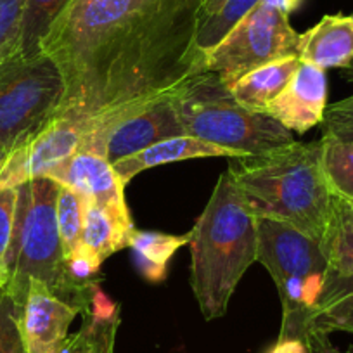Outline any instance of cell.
<instances>
[{"mask_svg": "<svg viewBox=\"0 0 353 353\" xmlns=\"http://www.w3.org/2000/svg\"><path fill=\"white\" fill-rule=\"evenodd\" d=\"M258 261L269 270L283 305L279 339L308 345L329 265L321 243L283 222L258 219Z\"/></svg>", "mask_w": 353, "mask_h": 353, "instance_id": "cell-6", "label": "cell"}, {"mask_svg": "<svg viewBox=\"0 0 353 353\" xmlns=\"http://www.w3.org/2000/svg\"><path fill=\"white\" fill-rule=\"evenodd\" d=\"M181 135L188 134L176 117L170 96L113 128L104 142V158L114 165L120 159L137 154L158 142Z\"/></svg>", "mask_w": 353, "mask_h": 353, "instance_id": "cell-13", "label": "cell"}, {"mask_svg": "<svg viewBox=\"0 0 353 353\" xmlns=\"http://www.w3.org/2000/svg\"><path fill=\"white\" fill-rule=\"evenodd\" d=\"M121 324L120 303L111 300L96 284L80 331L70 336L63 353H114L117 332Z\"/></svg>", "mask_w": 353, "mask_h": 353, "instance_id": "cell-16", "label": "cell"}, {"mask_svg": "<svg viewBox=\"0 0 353 353\" xmlns=\"http://www.w3.org/2000/svg\"><path fill=\"white\" fill-rule=\"evenodd\" d=\"M298 57L322 70H346L353 63V16H324L300 35Z\"/></svg>", "mask_w": 353, "mask_h": 353, "instance_id": "cell-14", "label": "cell"}, {"mask_svg": "<svg viewBox=\"0 0 353 353\" xmlns=\"http://www.w3.org/2000/svg\"><path fill=\"white\" fill-rule=\"evenodd\" d=\"M298 66H300L298 56L283 57L258 66L230 83V92L246 110L253 113H267L270 104L290 83Z\"/></svg>", "mask_w": 353, "mask_h": 353, "instance_id": "cell-17", "label": "cell"}, {"mask_svg": "<svg viewBox=\"0 0 353 353\" xmlns=\"http://www.w3.org/2000/svg\"><path fill=\"white\" fill-rule=\"evenodd\" d=\"M229 172L258 219L283 222L321 243L332 201L321 141L236 158Z\"/></svg>", "mask_w": 353, "mask_h": 353, "instance_id": "cell-3", "label": "cell"}, {"mask_svg": "<svg viewBox=\"0 0 353 353\" xmlns=\"http://www.w3.org/2000/svg\"><path fill=\"white\" fill-rule=\"evenodd\" d=\"M189 244V232L185 236L163 234L158 230L134 229L128 248L134 253V261L141 276L148 283L158 284L166 279V269L173 254Z\"/></svg>", "mask_w": 353, "mask_h": 353, "instance_id": "cell-19", "label": "cell"}, {"mask_svg": "<svg viewBox=\"0 0 353 353\" xmlns=\"http://www.w3.org/2000/svg\"><path fill=\"white\" fill-rule=\"evenodd\" d=\"M70 2L71 0H26L19 43V54L23 57H33L42 52L40 47L43 39Z\"/></svg>", "mask_w": 353, "mask_h": 353, "instance_id": "cell-21", "label": "cell"}, {"mask_svg": "<svg viewBox=\"0 0 353 353\" xmlns=\"http://www.w3.org/2000/svg\"><path fill=\"white\" fill-rule=\"evenodd\" d=\"M97 2H103V0H71L70 4H68V8L64 9V12L59 16V18H64V16L77 14V12L83 11V9L90 8V6L97 4ZM59 18H57V19H59Z\"/></svg>", "mask_w": 353, "mask_h": 353, "instance_id": "cell-33", "label": "cell"}, {"mask_svg": "<svg viewBox=\"0 0 353 353\" xmlns=\"http://www.w3.org/2000/svg\"><path fill=\"white\" fill-rule=\"evenodd\" d=\"M0 353H28L18 322V305L4 293L0 300Z\"/></svg>", "mask_w": 353, "mask_h": 353, "instance_id": "cell-27", "label": "cell"}, {"mask_svg": "<svg viewBox=\"0 0 353 353\" xmlns=\"http://www.w3.org/2000/svg\"><path fill=\"white\" fill-rule=\"evenodd\" d=\"M322 128L325 135H332L343 141H353V103L343 99L327 106Z\"/></svg>", "mask_w": 353, "mask_h": 353, "instance_id": "cell-29", "label": "cell"}, {"mask_svg": "<svg viewBox=\"0 0 353 353\" xmlns=\"http://www.w3.org/2000/svg\"><path fill=\"white\" fill-rule=\"evenodd\" d=\"M57 192L59 184L52 179H33L18 185L14 232L8 260L9 281L4 290L18 307L25 301L32 279L46 284L61 300L77 305L64 277Z\"/></svg>", "mask_w": 353, "mask_h": 353, "instance_id": "cell-5", "label": "cell"}, {"mask_svg": "<svg viewBox=\"0 0 353 353\" xmlns=\"http://www.w3.org/2000/svg\"><path fill=\"white\" fill-rule=\"evenodd\" d=\"M185 134L246 156L267 154L294 142L293 132L267 113H253L236 101L213 71L194 74L172 96Z\"/></svg>", "mask_w": 353, "mask_h": 353, "instance_id": "cell-4", "label": "cell"}, {"mask_svg": "<svg viewBox=\"0 0 353 353\" xmlns=\"http://www.w3.org/2000/svg\"><path fill=\"white\" fill-rule=\"evenodd\" d=\"M261 0H227L223 8L216 14L201 19L196 37V43L203 52H210L213 47L219 46L227 33L254 8Z\"/></svg>", "mask_w": 353, "mask_h": 353, "instance_id": "cell-23", "label": "cell"}, {"mask_svg": "<svg viewBox=\"0 0 353 353\" xmlns=\"http://www.w3.org/2000/svg\"><path fill=\"white\" fill-rule=\"evenodd\" d=\"M329 272H353V203L332 196L327 225L321 239Z\"/></svg>", "mask_w": 353, "mask_h": 353, "instance_id": "cell-20", "label": "cell"}, {"mask_svg": "<svg viewBox=\"0 0 353 353\" xmlns=\"http://www.w3.org/2000/svg\"><path fill=\"white\" fill-rule=\"evenodd\" d=\"M9 154H11V152L4 151V149H0V166L4 165V161H6V159L9 158Z\"/></svg>", "mask_w": 353, "mask_h": 353, "instance_id": "cell-37", "label": "cell"}, {"mask_svg": "<svg viewBox=\"0 0 353 353\" xmlns=\"http://www.w3.org/2000/svg\"><path fill=\"white\" fill-rule=\"evenodd\" d=\"M18 188L0 189V290L4 291L9 281L8 260L14 232Z\"/></svg>", "mask_w": 353, "mask_h": 353, "instance_id": "cell-26", "label": "cell"}, {"mask_svg": "<svg viewBox=\"0 0 353 353\" xmlns=\"http://www.w3.org/2000/svg\"><path fill=\"white\" fill-rule=\"evenodd\" d=\"M329 334H322V332H312L310 341H308V348L310 353H353V346L346 352H341L339 348H336L327 338Z\"/></svg>", "mask_w": 353, "mask_h": 353, "instance_id": "cell-31", "label": "cell"}, {"mask_svg": "<svg viewBox=\"0 0 353 353\" xmlns=\"http://www.w3.org/2000/svg\"><path fill=\"white\" fill-rule=\"evenodd\" d=\"M83 227L80 246L92 253L103 263L117 251L128 248V239L135 225L132 220L120 219L92 199L83 198Z\"/></svg>", "mask_w": 353, "mask_h": 353, "instance_id": "cell-18", "label": "cell"}, {"mask_svg": "<svg viewBox=\"0 0 353 353\" xmlns=\"http://www.w3.org/2000/svg\"><path fill=\"white\" fill-rule=\"evenodd\" d=\"M201 14L203 0H103L54 23L40 50L64 80L56 120L88 127L80 151L104 156L113 128L205 73Z\"/></svg>", "mask_w": 353, "mask_h": 353, "instance_id": "cell-1", "label": "cell"}, {"mask_svg": "<svg viewBox=\"0 0 353 353\" xmlns=\"http://www.w3.org/2000/svg\"><path fill=\"white\" fill-rule=\"evenodd\" d=\"M49 179L63 188L92 199L120 219L132 220L125 201V184L113 165L92 151H78L50 173Z\"/></svg>", "mask_w": 353, "mask_h": 353, "instance_id": "cell-11", "label": "cell"}, {"mask_svg": "<svg viewBox=\"0 0 353 353\" xmlns=\"http://www.w3.org/2000/svg\"><path fill=\"white\" fill-rule=\"evenodd\" d=\"M322 168L332 196L353 203V141L322 134Z\"/></svg>", "mask_w": 353, "mask_h": 353, "instance_id": "cell-22", "label": "cell"}, {"mask_svg": "<svg viewBox=\"0 0 353 353\" xmlns=\"http://www.w3.org/2000/svg\"><path fill=\"white\" fill-rule=\"evenodd\" d=\"M83 196L71 191V189L59 185L56 212L64 256L73 253V251L80 246L81 227H83Z\"/></svg>", "mask_w": 353, "mask_h": 353, "instance_id": "cell-24", "label": "cell"}, {"mask_svg": "<svg viewBox=\"0 0 353 353\" xmlns=\"http://www.w3.org/2000/svg\"><path fill=\"white\" fill-rule=\"evenodd\" d=\"M346 70H348V80H350V81H352V83H353V63H352V64H350V66H348V68H346ZM346 99H348V101H350V103H353V96L346 97Z\"/></svg>", "mask_w": 353, "mask_h": 353, "instance_id": "cell-36", "label": "cell"}, {"mask_svg": "<svg viewBox=\"0 0 353 353\" xmlns=\"http://www.w3.org/2000/svg\"><path fill=\"white\" fill-rule=\"evenodd\" d=\"M267 2H269V4H272V6H276V8L283 9L286 14L291 16V12L296 11V9L301 6V2H303V0H267Z\"/></svg>", "mask_w": 353, "mask_h": 353, "instance_id": "cell-35", "label": "cell"}, {"mask_svg": "<svg viewBox=\"0 0 353 353\" xmlns=\"http://www.w3.org/2000/svg\"><path fill=\"white\" fill-rule=\"evenodd\" d=\"M298 46L300 33L291 26L290 14L261 0L206 52L205 71H213L230 85L254 68L298 56Z\"/></svg>", "mask_w": 353, "mask_h": 353, "instance_id": "cell-8", "label": "cell"}, {"mask_svg": "<svg viewBox=\"0 0 353 353\" xmlns=\"http://www.w3.org/2000/svg\"><path fill=\"white\" fill-rule=\"evenodd\" d=\"M189 250L199 310L206 321L223 317L239 281L258 261V216L229 168L189 232Z\"/></svg>", "mask_w": 353, "mask_h": 353, "instance_id": "cell-2", "label": "cell"}, {"mask_svg": "<svg viewBox=\"0 0 353 353\" xmlns=\"http://www.w3.org/2000/svg\"><path fill=\"white\" fill-rule=\"evenodd\" d=\"M334 331L352 332L353 334V298L352 300L339 301V303L319 312L314 317V321H312L310 336L312 332L329 334V332Z\"/></svg>", "mask_w": 353, "mask_h": 353, "instance_id": "cell-28", "label": "cell"}, {"mask_svg": "<svg viewBox=\"0 0 353 353\" xmlns=\"http://www.w3.org/2000/svg\"><path fill=\"white\" fill-rule=\"evenodd\" d=\"M196 158H243L239 152L230 151V149L220 148V145L210 144V142L199 141L191 135H181V137H172L166 141L158 142L144 151L132 154L128 158L120 159L113 165L114 172L121 179L125 185L137 176L139 173L145 172L154 166L168 165V163L185 161V159Z\"/></svg>", "mask_w": 353, "mask_h": 353, "instance_id": "cell-15", "label": "cell"}, {"mask_svg": "<svg viewBox=\"0 0 353 353\" xmlns=\"http://www.w3.org/2000/svg\"><path fill=\"white\" fill-rule=\"evenodd\" d=\"M88 135L85 121L54 120L33 141L16 149L0 166V189L18 188L33 179H49L78 152Z\"/></svg>", "mask_w": 353, "mask_h": 353, "instance_id": "cell-9", "label": "cell"}, {"mask_svg": "<svg viewBox=\"0 0 353 353\" xmlns=\"http://www.w3.org/2000/svg\"><path fill=\"white\" fill-rule=\"evenodd\" d=\"M2 296H4V291L0 290V300H2Z\"/></svg>", "mask_w": 353, "mask_h": 353, "instance_id": "cell-38", "label": "cell"}, {"mask_svg": "<svg viewBox=\"0 0 353 353\" xmlns=\"http://www.w3.org/2000/svg\"><path fill=\"white\" fill-rule=\"evenodd\" d=\"M26 0H0V66L19 54Z\"/></svg>", "mask_w": 353, "mask_h": 353, "instance_id": "cell-25", "label": "cell"}, {"mask_svg": "<svg viewBox=\"0 0 353 353\" xmlns=\"http://www.w3.org/2000/svg\"><path fill=\"white\" fill-rule=\"evenodd\" d=\"M81 308L61 300L40 281H30L28 293L18 307V322L28 353H63L70 325Z\"/></svg>", "mask_w": 353, "mask_h": 353, "instance_id": "cell-10", "label": "cell"}, {"mask_svg": "<svg viewBox=\"0 0 353 353\" xmlns=\"http://www.w3.org/2000/svg\"><path fill=\"white\" fill-rule=\"evenodd\" d=\"M225 2L227 0H203L201 19H206V18H210V16L216 14V12L223 8V4H225Z\"/></svg>", "mask_w": 353, "mask_h": 353, "instance_id": "cell-34", "label": "cell"}, {"mask_svg": "<svg viewBox=\"0 0 353 353\" xmlns=\"http://www.w3.org/2000/svg\"><path fill=\"white\" fill-rule=\"evenodd\" d=\"M352 16H353V14H352Z\"/></svg>", "mask_w": 353, "mask_h": 353, "instance_id": "cell-39", "label": "cell"}, {"mask_svg": "<svg viewBox=\"0 0 353 353\" xmlns=\"http://www.w3.org/2000/svg\"><path fill=\"white\" fill-rule=\"evenodd\" d=\"M353 298V272L352 274H334L329 272L327 279H325L324 290H322L321 298H319L317 312L325 310V308L332 307V305L339 303V301L352 300Z\"/></svg>", "mask_w": 353, "mask_h": 353, "instance_id": "cell-30", "label": "cell"}, {"mask_svg": "<svg viewBox=\"0 0 353 353\" xmlns=\"http://www.w3.org/2000/svg\"><path fill=\"white\" fill-rule=\"evenodd\" d=\"M267 353H310V348L301 339H277Z\"/></svg>", "mask_w": 353, "mask_h": 353, "instance_id": "cell-32", "label": "cell"}, {"mask_svg": "<svg viewBox=\"0 0 353 353\" xmlns=\"http://www.w3.org/2000/svg\"><path fill=\"white\" fill-rule=\"evenodd\" d=\"M327 110V74L322 68L300 61L293 78L267 110L288 130L305 134L322 125Z\"/></svg>", "mask_w": 353, "mask_h": 353, "instance_id": "cell-12", "label": "cell"}, {"mask_svg": "<svg viewBox=\"0 0 353 353\" xmlns=\"http://www.w3.org/2000/svg\"><path fill=\"white\" fill-rule=\"evenodd\" d=\"M64 80L52 57H23L0 66V149L12 152L56 120Z\"/></svg>", "mask_w": 353, "mask_h": 353, "instance_id": "cell-7", "label": "cell"}]
</instances>
